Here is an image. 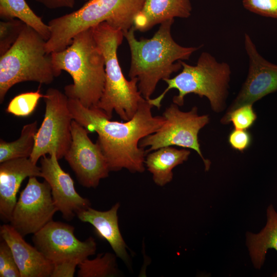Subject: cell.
Here are the masks:
<instances>
[{"instance_id": "2", "label": "cell", "mask_w": 277, "mask_h": 277, "mask_svg": "<svg viewBox=\"0 0 277 277\" xmlns=\"http://www.w3.org/2000/svg\"><path fill=\"white\" fill-rule=\"evenodd\" d=\"M174 19L161 24L150 38L138 40L132 27L123 32L129 46L130 79L137 78L138 88L144 98H151L160 80L169 78L182 69L180 61L189 60L199 47H183L176 43L171 33Z\"/></svg>"}, {"instance_id": "19", "label": "cell", "mask_w": 277, "mask_h": 277, "mask_svg": "<svg viewBox=\"0 0 277 277\" xmlns=\"http://www.w3.org/2000/svg\"><path fill=\"white\" fill-rule=\"evenodd\" d=\"M190 151L166 146L151 151L146 155L145 166L152 174L154 183L163 187L173 179V169L188 160Z\"/></svg>"}, {"instance_id": "9", "label": "cell", "mask_w": 277, "mask_h": 277, "mask_svg": "<svg viewBox=\"0 0 277 277\" xmlns=\"http://www.w3.org/2000/svg\"><path fill=\"white\" fill-rule=\"evenodd\" d=\"M163 116L165 119L163 125L155 132L143 138L139 146L148 147L145 150L146 153L166 146H176L194 150L202 158L205 171H208L211 162L202 154L198 134L209 123V115H199L196 106L189 111H182L173 103L165 109Z\"/></svg>"}, {"instance_id": "1", "label": "cell", "mask_w": 277, "mask_h": 277, "mask_svg": "<svg viewBox=\"0 0 277 277\" xmlns=\"http://www.w3.org/2000/svg\"><path fill=\"white\" fill-rule=\"evenodd\" d=\"M68 107L72 118L90 133L98 134L100 147L110 171L126 169L132 173L145 170L146 152L139 146L144 137L155 132L164 123L163 116H153V106L144 100L135 114L125 122L112 121L96 106H84L74 98L68 97Z\"/></svg>"}, {"instance_id": "11", "label": "cell", "mask_w": 277, "mask_h": 277, "mask_svg": "<svg viewBox=\"0 0 277 277\" xmlns=\"http://www.w3.org/2000/svg\"><path fill=\"white\" fill-rule=\"evenodd\" d=\"M56 211L49 184L29 177L13 210L10 225L24 237L34 234L53 220Z\"/></svg>"}, {"instance_id": "20", "label": "cell", "mask_w": 277, "mask_h": 277, "mask_svg": "<svg viewBox=\"0 0 277 277\" xmlns=\"http://www.w3.org/2000/svg\"><path fill=\"white\" fill-rule=\"evenodd\" d=\"M267 222L258 233L248 232L246 245L254 268L260 269L263 265L269 249L277 251V212L272 205L266 210ZM277 277V271L272 275Z\"/></svg>"}, {"instance_id": "25", "label": "cell", "mask_w": 277, "mask_h": 277, "mask_svg": "<svg viewBox=\"0 0 277 277\" xmlns=\"http://www.w3.org/2000/svg\"><path fill=\"white\" fill-rule=\"evenodd\" d=\"M26 24L17 18L0 22V56L4 54L18 38Z\"/></svg>"}, {"instance_id": "22", "label": "cell", "mask_w": 277, "mask_h": 277, "mask_svg": "<svg viewBox=\"0 0 277 277\" xmlns=\"http://www.w3.org/2000/svg\"><path fill=\"white\" fill-rule=\"evenodd\" d=\"M36 121L24 125L21 136L16 141L8 142L0 140V163L17 158H29L35 145L37 129Z\"/></svg>"}, {"instance_id": "24", "label": "cell", "mask_w": 277, "mask_h": 277, "mask_svg": "<svg viewBox=\"0 0 277 277\" xmlns=\"http://www.w3.org/2000/svg\"><path fill=\"white\" fill-rule=\"evenodd\" d=\"M39 89L18 94L9 102L6 111L17 116H27L35 110L39 99L43 97Z\"/></svg>"}, {"instance_id": "4", "label": "cell", "mask_w": 277, "mask_h": 277, "mask_svg": "<svg viewBox=\"0 0 277 277\" xmlns=\"http://www.w3.org/2000/svg\"><path fill=\"white\" fill-rule=\"evenodd\" d=\"M145 0H88L79 9L50 20L51 35L46 41L48 53L61 51L80 32L106 22L124 32L132 27L134 18Z\"/></svg>"}, {"instance_id": "28", "label": "cell", "mask_w": 277, "mask_h": 277, "mask_svg": "<svg viewBox=\"0 0 277 277\" xmlns=\"http://www.w3.org/2000/svg\"><path fill=\"white\" fill-rule=\"evenodd\" d=\"M247 10L261 16L277 18V0H242Z\"/></svg>"}, {"instance_id": "3", "label": "cell", "mask_w": 277, "mask_h": 277, "mask_svg": "<svg viewBox=\"0 0 277 277\" xmlns=\"http://www.w3.org/2000/svg\"><path fill=\"white\" fill-rule=\"evenodd\" d=\"M56 76L64 70L73 83L65 87L68 97L78 100L85 107L95 106L104 90L105 60L94 39L92 28L77 34L64 49L51 53Z\"/></svg>"}, {"instance_id": "27", "label": "cell", "mask_w": 277, "mask_h": 277, "mask_svg": "<svg viewBox=\"0 0 277 277\" xmlns=\"http://www.w3.org/2000/svg\"><path fill=\"white\" fill-rule=\"evenodd\" d=\"M0 243V277H21L12 251L5 240Z\"/></svg>"}, {"instance_id": "6", "label": "cell", "mask_w": 277, "mask_h": 277, "mask_svg": "<svg viewBox=\"0 0 277 277\" xmlns=\"http://www.w3.org/2000/svg\"><path fill=\"white\" fill-rule=\"evenodd\" d=\"M182 71L172 78L163 80L167 84L165 90L149 102L160 109L161 102L171 89L178 90L179 94L173 97V103L179 107L183 106L186 95L193 93L209 100L211 108L216 112L222 111L226 105L230 80L231 68L226 62H219L207 52H202L196 64L189 65L180 61Z\"/></svg>"}, {"instance_id": "10", "label": "cell", "mask_w": 277, "mask_h": 277, "mask_svg": "<svg viewBox=\"0 0 277 277\" xmlns=\"http://www.w3.org/2000/svg\"><path fill=\"white\" fill-rule=\"evenodd\" d=\"M74 231L72 226L52 220L33 234L32 241L54 265L63 263L78 265L95 253L97 246L92 237L81 241L75 236Z\"/></svg>"}, {"instance_id": "17", "label": "cell", "mask_w": 277, "mask_h": 277, "mask_svg": "<svg viewBox=\"0 0 277 277\" xmlns=\"http://www.w3.org/2000/svg\"><path fill=\"white\" fill-rule=\"evenodd\" d=\"M120 207V203L117 202L109 210L101 211L90 206L79 212L76 216L81 221L90 224L94 227L96 235L106 241L116 256L129 266L128 247L118 226L117 211Z\"/></svg>"}, {"instance_id": "30", "label": "cell", "mask_w": 277, "mask_h": 277, "mask_svg": "<svg viewBox=\"0 0 277 277\" xmlns=\"http://www.w3.org/2000/svg\"><path fill=\"white\" fill-rule=\"evenodd\" d=\"M77 266L73 263H63L54 265L51 277H73L76 267Z\"/></svg>"}, {"instance_id": "14", "label": "cell", "mask_w": 277, "mask_h": 277, "mask_svg": "<svg viewBox=\"0 0 277 277\" xmlns=\"http://www.w3.org/2000/svg\"><path fill=\"white\" fill-rule=\"evenodd\" d=\"M55 153L41 157L42 177L49 184L54 203L63 217L70 221L90 206L89 200L76 191L74 181L60 166Z\"/></svg>"}, {"instance_id": "26", "label": "cell", "mask_w": 277, "mask_h": 277, "mask_svg": "<svg viewBox=\"0 0 277 277\" xmlns=\"http://www.w3.org/2000/svg\"><path fill=\"white\" fill-rule=\"evenodd\" d=\"M256 118L252 105H245L234 109L226 117H222L221 123L227 124L231 122L234 129L247 130L253 125Z\"/></svg>"}, {"instance_id": "29", "label": "cell", "mask_w": 277, "mask_h": 277, "mask_svg": "<svg viewBox=\"0 0 277 277\" xmlns=\"http://www.w3.org/2000/svg\"><path fill=\"white\" fill-rule=\"evenodd\" d=\"M251 136L247 130L233 129L228 136V142L234 150L243 152L246 150L251 143Z\"/></svg>"}, {"instance_id": "5", "label": "cell", "mask_w": 277, "mask_h": 277, "mask_svg": "<svg viewBox=\"0 0 277 277\" xmlns=\"http://www.w3.org/2000/svg\"><path fill=\"white\" fill-rule=\"evenodd\" d=\"M91 28L95 42L103 55L105 68L104 90L96 106L110 119L115 111L123 121H129L145 98L138 90L137 78L127 80L120 65L117 51L124 37L123 32L106 22Z\"/></svg>"}, {"instance_id": "13", "label": "cell", "mask_w": 277, "mask_h": 277, "mask_svg": "<svg viewBox=\"0 0 277 277\" xmlns=\"http://www.w3.org/2000/svg\"><path fill=\"white\" fill-rule=\"evenodd\" d=\"M244 46L249 61L247 77L223 117L239 107L253 105L265 96L277 91V65L268 62L259 53L247 33L244 35Z\"/></svg>"}, {"instance_id": "7", "label": "cell", "mask_w": 277, "mask_h": 277, "mask_svg": "<svg viewBox=\"0 0 277 277\" xmlns=\"http://www.w3.org/2000/svg\"><path fill=\"white\" fill-rule=\"evenodd\" d=\"M46 41L25 24L17 41L0 56V103L15 84L35 82L48 85L57 77Z\"/></svg>"}, {"instance_id": "31", "label": "cell", "mask_w": 277, "mask_h": 277, "mask_svg": "<svg viewBox=\"0 0 277 277\" xmlns=\"http://www.w3.org/2000/svg\"><path fill=\"white\" fill-rule=\"evenodd\" d=\"M47 8L54 9L73 7L75 0H35Z\"/></svg>"}, {"instance_id": "16", "label": "cell", "mask_w": 277, "mask_h": 277, "mask_svg": "<svg viewBox=\"0 0 277 277\" xmlns=\"http://www.w3.org/2000/svg\"><path fill=\"white\" fill-rule=\"evenodd\" d=\"M0 235L10 247L21 277H51L54 265L33 247L11 225L0 227Z\"/></svg>"}, {"instance_id": "21", "label": "cell", "mask_w": 277, "mask_h": 277, "mask_svg": "<svg viewBox=\"0 0 277 277\" xmlns=\"http://www.w3.org/2000/svg\"><path fill=\"white\" fill-rule=\"evenodd\" d=\"M0 17L4 20L17 18L35 30L46 41L50 28L30 8L25 0H0Z\"/></svg>"}, {"instance_id": "32", "label": "cell", "mask_w": 277, "mask_h": 277, "mask_svg": "<svg viewBox=\"0 0 277 277\" xmlns=\"http://www.w3.org/2000/svg\"><path fill=\"white\" fill-rule=\"evenodd\" d=\"M84 1H88V0H84Z\"/></svg>"}, {"instance_id": "15", "label": "cell", "mask_w": 277, "mask_h": 277, "mask_svg": "<svg viewBox=\"0 0 277 277\" xmlns=\"http://www.w3.org/2000/svg\"><path fill=\"white\" fill-rule=\"evenodd\" d=\"M42 177L41 167L29 158L8 160L0 164V218L10 222L17 202L16 194L27 177Z\"/></svg>"}, {"instance_id": "18", "label": "cell", "mask_w": 277, "mask_h": 277, "mask_svg": "<svg viewBox=\"0 0 277 277\" xmlns=\"http://www.w3.org/2000/svg\"><path fill=\"white\" fill-rule=\"evenodd\" d=\"M190 0H145L134 18L135 30L147 31L154 26L175 17L188 18L191 13Z\"/></svg>"}, {"instance_id": "23", "label": "cell", "mask_w": 277, "mask_h": 277, "mask_svg": "<svg viewBox=\"0 0 277 277\" xmlns=\"http://www.w3.org/2000/svg\"><path fill=\"white\" fill-rule=\"evenodd\" d=\"M116 255L110 253H100L92 260L86 259L78 265V277H112L119 276Z\"/></svg>"}, {"instance_id": "12", "label": "cell", "mask_w": 277, "mask_h": 277, "mask_svg": "<svg viewBox=\"0 0 277 277\" xmlns=\"http://www.w3.org/2000/svg\"><path fill=\"white\" fill-rule=\"evenodd\" d=\"M90 132L73 119L72 142L64 158L74 172L80 185L96 188L101 180L109 176L110 171L98 144L88 136Z\"/></svg>"}, {"instance_id": "8", "label": "cell", "mask_w": 277, "mask_h": 277, "mask_svg": "<svg viewBox=\"0 0 277 277\" xmlns=\"http://www.w3.org/2000/svg\"><path fill=\"white\" fill-rule=\"evenodd\" d=\"M46 104L44 120L35 135L33 151L29 157L34 164L47 154L55 153L62 159L71 142L73 120L68 107V97L58 89L49 88L44 94Z\"/></svg>"}]
</instances>
